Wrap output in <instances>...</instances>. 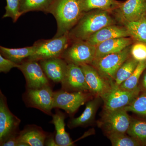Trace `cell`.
I'll use <instances>...</instances> for the list:
<instances>
[{
	"instance_id": "6da1fadb",
	"label": "cell",
	"mask_w": 146,
	"mask_h": 146,
	"mask_svg": "<svg viewBox=\"0 0 146 146\" xmlns=\"http://www.w3.org/2000/svg\"><path fill=\"white\" fill-rule=\"evenodd\" d=\"M84 13L82 0H53L48 13L54 16L57 23V31L53 37L68 34Z\"/></svg>"
},
{
	"instance_id": "7a4b0ae2",
	"label": "cell",
	"mask_w": 146,
	"mask_h": 146,
	"mask_svg": "<svg viewBox=\"0 0 146 146\" xmlns=\"http://www.w3.org/2000/svg\"><path fill=\"white\" fill-rule=\"evenodd\" d=\"M106 11L94 10L85 12L75 26L69 31L70 40H86L101 29L116 24V20Z\"/></svg>"
},
{
	"instance_id": "3957f363",
	"label": "cell",
	"mask_w": 146,
	"mask_h": 146,
	"mask_svg": "<svg viewBox=\"0 0 146 146\" xmlns=\"http://www.w3.org/2000/svg\"><path fill=\"white\" fill-rule=\"evenodd\" d=\"M70 42L69 35L49 39H41L35 42L34 51L27 60H39L60 57Z\"/></svg>"
},
{
	"instance_id": "277c9868",
	"label": "cell",
	"mask_w": 146,
	"mask_h": 146,
	"mask_svg": "<svg viewBox=\"0 0 146 146\" xmlns=\"http://www.w3.org/2000/svg\"><path fill=\"white\" fill-rule=\"evenodd\" d=\"M96 47L90 44L86 40H70L67 48L61 55L68 63L79 65L91 64L96 55Z\"/></svg>"
},
{
	"instance_id": "5b68a950",
	"label": "cell",
	"mask_w": 146,
	"mask_h": 146,
	"mask_svg": "<svg viewBox=\"0 0 146 146\" xmlns=\"http://www.w3.org/2000/svg\"><path fill=\"white\" fill-rule=\"evenodd\" d=\"M131 46L120 52L111 54L95 59L91 64L104 77L109 81H114L115 75L120 66L130 54Z\"/></svg>"
},
{
	"instance_id": "8992f818",
	"label": "cell",
	"mask_w": 146,
	"mask_h": 146,
	"mask_svg": "<svg viewBox=\"0 0 146 146\" xmlns=\"http://www.w3.org/2000/svg\"><path fill=\"white\" fill-rule=\"evenodd\" d=\"M140 87L133 90L122 89L114 81L110 82V87L101 97L104 102L105 110L121 109L127 106L138 96Z\"/></svg>"
},
{
	"instance_id": "52a82bcc",
	"label": "cell",
	"mask_w": 146,
	"mask_h": 146,
	"mask_svg": "<svg viewBox=\"0 0 146 146\" xmlns=\"http://www.w3.org/2000/svg\"><path fill=\"white\" fill-rule=\"evenodd\" d=\"M54 93L50 85L38 89H27L23 97L28 107L34 108L49 115H52Z\"/></svg>"
},
{
	"instance_id": "ba28073f",
	"label": "cell",
	"mask_w": 146,
	"mask_h": 146,
	"mask_svg": "<svg viewBox=\"0 0 146 146\" xmlns=\"http://www.w3.org/2000/svg\"><path fill=\"white\" fill-rule=\"evenodd\" d=\"M85 92H71L63 89L54 92L53 108L63 109L69 115H73L88 101L90 95Z\"/></svg>"
},
{
	"instance_id": "9c48e42d",
	"label": "cell",
	"mask_w": 146,
	"mask_h": 146,
	"mask_svg": "<svg viewBox=\"0 0 146 146\" xmlns=\"http://www.w3.org/2000/svg\"><path fill=\"white\" fill-rule=\"evenodd\" d=\"M21 120L13 115L9 108L7 98L0 93V145L11 136L19 133Z\"/></svg>"
},
{
	"instance_id": "30bf717a",
	"label": "cell",
	"mask_w": 146,
	"mask_h": 146,
	"mask_svg": "<svg viewBox=\"0 0 146 146\" xmlns=\"http://www.w3.org/2000/svg\"><path fill=\"white\" fill-rule=\"evenodd\" d=\"M17 68L23 74L27 89H38L50 85L48 78L38 61L26 60L19 64Z\"/></svg>"
},
{
	"instance_id": "8fae6325",
	"label": "cell",
	"mask_w": 146,
	"mask_h": 146,
	"mask_svg": "<svg viewBox=\"0 0 146 146\" xmlns=\"http://www.w3.org/2000/svg\"><path fill=\"white\" fill-rule=\"evenodd\" d=\"M127 112L123 108L105 110L102 119V126L108 134L127 132L131 121Z\"/></svg>"
},
{
	"instance_id": "7c38bea8",
	"label": "cell",
	"mask_w": 146,
	"mask_h": 146,
	"mask_svg": "<svg viewBox=\"0 0 146 146\" xmlns=\"http://www.w3.org/2000/svg\"><path fill=\"white\" fill-rule=\"evenodd\" d=\"M60 83L62 89L65 91H89L82 68L80 65L74 63H68L65 78Z\"/></svg>"
},
{
	"instance_id": "4fadbf2b",
	"label": "cell",
	"mask_w": 146,
	"mask_h": 146,
	"mask_svg": "<svg viewBox=\"0 0 146 146\" xmlns=\"http://www.w3.org/2000/svg\"><path fill=\"white\" fill-rule=\"evenodd\" d=\"M80 66L83 70L89 91L97 96H102L110 88L111 81L104 77L90 64H83Z\"/></svg>"
},
{
	"instance_id": "5bb4252c",
	"label": "cell",
	"mask_w": 146,
	"mask_h": 146,
	"mask_svg": "<svg viewBox=\"0 0 146 146\" xmlns=\"http://www.w3.org/2000/svg\"><path fill=\"white\" fill-rule=\"evenodd\" d=\"M122 23L136 21L146 14V0H127L115 10Z\"/></svg>"
},
{
	"instance_id": "9a60e30c",
	"label": "cell",
	"mask_w": 146,
	"mask_h": 146,
	"mask_svg": "<svg viewBox=\"0 0 146 146\" xmlns=\"http://www.w3.org/2000/svg\"><path fill=\"white\" fill-rule=\"evenodd\" d=\"M48 78L55 83H61L65 78L68 63L61 57L52 58L39 61Z\"/></svg>"
},
{
	"instance_id": "2e32d148",
	"label": "cell",
	"mask_w": 146,
	"mask_h": 146,
	"mask_svg": "<svg viewBox=\"0 0 146 146\" xmlns=\"http://www.w3.org/2000/svg\"><path fill=\"white\" fill-rule=\"evenodd\" d=\"M130 37L124 26L115 25L103 28L89 37L86 41L93 46H96L102 42L109 39L121 37Z\"/></svg>"
},
{
	"instance_id": "e0dca14e",
	"label": "cell",
	"mask_w": 146,
	"mask_h": 146,
	"mask_svg": "<svg viewBox=\"0 0 146 146\" xmlns=\"http://www.w3.org/2000/svg\"><path fill=\"white\" fill-rule=\"evenodd\" d=\"M48 135L40 127L29 125L19 132L18 140V143L23 142L29 146H43Z\"/></svg>"
},
{
	"instance_id": "ac0fdd59",
	"label": "cell",
	"mask_w": 146,
	"mask_h": 146,
	"mask_svg": "<svg viewBox=\"0 0 146 146\" xmlns=\"http://www.w3.org/2000/svg\"><path fill=\"white\" fill-rule=\"evenodd\" d=\"M133 42L134 41L131 37H125L110 39L102 42L96 46L95 59L120 52L131 46Z\"/></svg>"
},
{
	"instance_id": "d6986e66",
	"label": "cell",
	"mask_w": 146,
	"mask_h": 146,
	"mask_svg": "<svg viewBox=\"0 0 146 146\" xmlns=\"http://www.w3.org/2000/svg\"><path fill=\"white\" fill-rule=\"evenodd\" d=\"M52 119L50 121L54 125L56 130L55 140L58 146H72L73 142L69 133L65 130V113L56 108L55 113L52 115Z\"/></svg>"
},
{
	"instance_id": "ffe728a7",
	"label": "cell",
	"mask_w": 146,
	"mask_h": 146,
	"mask_svg": "<svg viewBox=\"0 0 146 146\" xmlns=\"http://www.w3.org/2000/svg\"><path fill=\"white\" fill-rule=\"evenodd\" d=\"M99 100L96 98L87 102L84 111L78 117L69 121L68 124L70 128H74L89 124L95 117L98 106Z\"/></svg>"
},
{
	"instance_id": "44dd1931",
	"label": "cell",
	"mask_w": 146,
	"mask_h": 146,
	"mask_svg": "<svg viewBox=\"0 0 146 146\" xmlns=\"http://www.w3.org/2000/svg\"><path fill=\"white\" fill-rule=\"evenodd\" d=\"M122 23L134 42L146 43V14L136 21Z\"/></svg>"
},
{
	"instance_id": "7402d4cb",
	"label": "cell",
	"mask_w": 146,
	"mask_h": 146,
	"mask_svg": "<svg viewBox=\"0 0 146 146\" xmlns=\"http://www.w3.org/2000/svg\"><path fill=\"white\" fill-rule=\"evenodd\" d=\"M34 51L33 46L18 48H10L2 46L0 47V54L18 64H21L27 60Z\"/></svg>"
},
{
	"instance_id": "603a6c76",
	"label": "cell",
	"mask_w": 146,
	"mask_h": 146,
	"mask_svg": "<svg viewBox=\"0 0 146 146\" xmlns=\"http://www.w3.org/2000/svg\"><path fill=\"white\" fill-rule=\"evenodd\" d=\"M84 12L94 10L106 11L112 12L121 4L117 0H82Z\"/></svg>"
},
{
	"instance_id": "cb8c5ba5",
	"label": "cell",
	"mask_w": 146,
	"mask_h": 146,
	"mask_svg": "<svg viewBox=\"0 0 146 146\" xmlns=\"http://www.w3.org/2000/svg\"><path fill=\"white\" fill-rule=\"evenodd\" d=\"M53 0H20L21 15L32 11H41L48 13Z\"/></svg>"
},
{
	"instance_id": "d4e9b609",
	"label": "cell",
	"mask_w": 146,
	"mask_h": 146,
	"mask_svg": "<svg viewBox=\"0 0 146 146\" xmlns=\"http://www.w3.org/2000/svg\"><path fill=\"white\" fill-rule=\"evenodd\" d=\"M139 62L132 57L128 58L118 69L116 75L114 82L120 86L133 73Z\"/></svg>"
},
{
	"instance_id": "484cf974",
	"label": "cell",
	"mask_w": 146,
	"mask_h": 146,
	"mask_svg": "<svg viewBox=\"0 0 146 146\" xmlns=\"http://www.w3.org/2000/svg\"><path fill=\"white\" fill-rule=\"evenodd\" d=\"M127 132L142 145L146 146V120H131Z\"/></svg>"
},
{
	"instance_id": "4316f807",
	"label": "cell",
	"mask_w": 146,
	"mask_h": 146,
	"mask_svg": "<svg viewBox=\"0 0 146 146\" xmlns=\"http://www.w3.org/2000/svg\"><path fill=\"white\" fill-rule=\"evenodd\" d=\"M146 69V60L139 62L131 75L120 85V88L126 90H133L138 88L140 79Z\"/></svg>"
},
{
	"instance_id": "83f0119b",
	"label": "cell",
	"mask_w": 146,
	"mask_h": 146,
	"mask_svg": "<svg viewBox=\"0 0 146 146\" xmlns=\"http://www.w3.org/2000/svg\"><path fill=\"white\" fill-rule=\"evenodd\" d=\"M108 138L112 146H138L142 144L135 138L130 136L125 135V133H109Z\"/></svg>"
},
{
	"instance_id": "f1b7e54d",
	"label": "cell",
	"mask_w": 146,
	"mask_h": 146,
	"mask_svg": "<svg viewBox=\"0 0 146 146\" xmlns=\"http://www.w3.org/2000/svg\"><path fill=\"white\" fill-rule=\"evenodd\" d=\"M123 108L127 112L146 117V93L138 95L130 104Z\"/></svg>"
},
{
	"instance_id": "f546056e",
	"label": "cell",
	"mask_w": 146,
	"mask_h": 146,
	"mask_svg": "<svg viewBox=\"0 0 146 146\" xmlns=\"http://www.w3.org/2000/svg\"><path fill=\"white\" fill-rule=\"evenodd\" d=\"M5 12L3 18H10L16 23L22 16L20 11V0H6Z\"/></svg>"
},
{
	"instance_id": "4dcf8cb0",
	"label": "cell",
	"mask_w": 146,
	"mask_h": 146,
	"mask_svg": "<svg viewBox=\"0 0 146 146\" xmlns=\"http://www.w3.org/2000/svg\"><path fill=\"white\" fill-rule=\"evenodd\" d=\"M130 53L131 57L138 62L146 60V43L134 42L131 46Z\"/></svg>"
},
{
	"instance_id": "1f68e13d",
	"label": "cell",
	"mask_w": 146,
	"mask_h": 146,
	"mask_svg": "<svg viewBox=\"0 0 146 146\" xmlns=\"http://www.w3.org/2000/svg\"><path fill=\"white\" fill-rule=\"evenodd\" d=\"M19 64H16L0 54V72L7 73L13 68H18Z\"/></svg>"
},
{
	"instance_id": "d6a6232c",
	"label": "cell",
	"mask_w": 146,
	"mask_h": 146,
	"mask_svg": "<svg viewBox=\"0 0 146 146\" xmlns=\"http://www.w3.org/2000/svg\"><path fill=\"white\" fill-rule=\"evenodd\" d=\"M18 134H15L11 136L2 144L1 146H17L18 143Z\"/></svg>"
},
{
	"instance_id": "836d02e7",
	"label": "cell",
	"mask_w": 146,
	"mask_h": 146,
	"mask_svg": "<svg viewBox=\"0 0 146 146\" xmlns=\"http://www.w3.org/2000/svg\"><path fill=\"white\" fill-rule=\"evenodd\" d=\"M45 146H58L54 140V135L52 134H49L47 136L45 141Z\"/></svg>"
},
{
	"instance_id": "e575fe53",
	"label": "cell",
	"mask_w": 146,
	"mask_h": 146,
	"mask_svg": "<svg viewBox=\"0 0 146 146\" xmlns=\"http://www.w3.org/2000/svg\"><path fill=\"white\" fill-rule=\"evenodd\" d=\"M142 77L141 81V85L142 88L146 93V69L142 75Z\"/></svg>"
},
{
	"instance_id": "d590c367",
	"label": "cell",
	"mask_w": 146,
	"mask_h": 146,
	"mask_svg": "<svg viewBox=\"0 0 146 146\" xmlns=\"http://www.w3.org/2000/svg\"></svg>"
}]
</instances>
